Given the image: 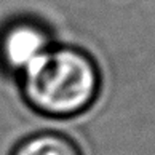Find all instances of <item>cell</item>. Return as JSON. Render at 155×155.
<instances>
[{
  "mask_svg": "<svg viewBox=\"0 0 155 155\" xmlns=\"http://www.w3.org/2000/svg\"><path fill=\"white\" fill-rule=\"evenodd\" d=\"M11 155H80V150L62 134L37 133L22 139Z\"/></svg>",
  "mask_w": 155,
  "mask_h": 155,
  "instance_id": "3957f363",
  "label": "cell"
},
{
  "mask_svg": "<svg viewBox=\"0 0 155 155\" xmlns=\"http://www.w3.org/2000/svg\"><path fill=\"white\" fill-rule=\"evenodd\" d=\"M50 47H53L50 31L38 21L13 19L0 27V66L16 77Z\"/></svg>",
  "mask_w": 155,
  "mask_h": 155,
  "instance_id": "7a4b0ae2",
  "label": "cell"
},
{
  "mask_svg": "<svg viewBox=\"0 0 155 155\" xmlns=\"http://www.w3.org/2000/svg\"><path fill=\"white\" fill-rule=\"evenodd\" d=\"M21 94L38 115L71 118L88 110L99 93V72L87 53L53 45L18 77Z\"/></svg>",
  "mask_w": 155,
  "mask_h": 155,
  "instance_id": "6da1fadb",
  "label": "cell"
}]
</instances>
